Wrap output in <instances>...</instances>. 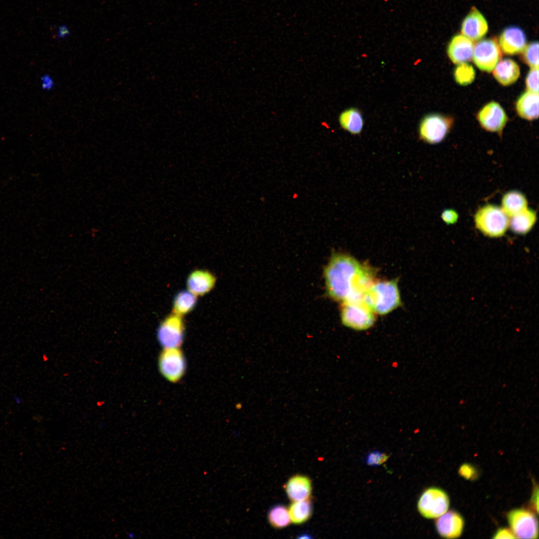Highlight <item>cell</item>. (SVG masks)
Wrapping results in <instances>:
<instances>
[{
    "mask_svg": "<svg viewBox=\"0 0 539 539\" xmlns=\"http://www.w3.org/2000/svg\"><path fill=\"white\" fill-rule=\"evenodd\" d=\"M495 79L502 85L508 86L515 83L520 75L518 64L511 59L499 61L493 69Z\"/></svg>",
    "mask_w": 539,
    "mask_h": 539,
    "instance_id": "obj_18",
    "label": "cell"
},
{
    "mask_svg": "<svg viewBox=\"0 0 539 539\" xmlns=\"http://www.w3.org/2000/svg\"><path fill=\"white\" fill-rule=\"evenodd\" d=\"M473 41L462 34L454 35L447 47V54L455 64L467 62L472 58Z\"/></svg>",
    "mask_w": 539,
    "mask_h": 539,
    "instance_id": "obj_16",
    "label": "cell"
},
{
    "mask_svg": "<svg viewBox=\"0 0 539 539\" xmlns=\"http://www.w3.org/2000/svg\"><path fill=\"white\" fill-rule=\"evenodd\" d=\"M477 118L484 129L493 132H501L508 121L504 109L494 101L485 105L478 112Z\"/></svg>",
    "mask_w": 539,
    "mask_h": 539,
    "instance_id": "obj_11",
    "label": "cell"
},
{
    "mask_svg": "<svg viewBox=\"0 0 539 539\" xmlns=\"http://www.w3.org/2000/svg\"><path fill=\"white\" fill-rule=\"evenodd\" d=\"M441 218L447 224H455L458 220V214L453 210L447 209L442 212Z\"/></svg>",
    "mask_w": 539,
    "mask_h": 539,
    "instance_id": "obj_31",
    "label": "cell"
},
{
    "mask_svg": "<svg viewBox=\"0 0 539 539\" xmlns=\"http://www.w3.org/2000/svg\"><path fill=\"white\" fill-rule=\"evenodd\" d=\"M268 519L270 525L277 529L286 527L291 521L288 509L282 505L272 507L268 513Z\"/></svg>",
    "mask_w": 539,
    "mask_h": 539,
    "instance_id": "obj_25",
    "label": "cell"
},
{
    "mask_svg": "<svg viewBox=\"0 0 539 539\" xmlns=\"http://www.w3.org/2000/svg\"><path fill=\"white\" fill-rule=\"evenodd\" d=\"M290 521L294 524H301L307 521L312 512L311 501L309 499L294 501L288 509Z\"/></svg>",
    "mask_w": 539,
    "mask_h": 539,
    "instance_id": "obj_24",
    "label": "cell"
},
{
    "mask_svg": "<svg viewBox=\"0 0 539 539\" xmlns=\"http://www.w3.org/2000/svg\"><path fill=\"white\" fill-rule=\"evenodd\" d=\"M488 29L486 18L475 7L465 17L461 26V34L473 41L481 40L486 35Z\"/></svg>",
    "mask_w": 539,
    "mask_h": 539,
    "instance_id": "obj_13",
    "label": "cell"
},
{
    "mask_svg": "<svg viewBox=\"0 0 539 539\" xmlns=\"http://www.w3.org/2000/svg\"><path fill=\"white\" fill-rule=\"evenodd\" d=\"M507 518L516 538H538V521L533 512L523 509H516L508 514Z\"/></svg>",
    "mask_w": 539,
    "mask_h": 539,
    "instance_id": "obj_9",
    "label": "cell"
},
{
    "mask_svg": "<svg viewBox=\"0 0 539 539\" xmlns=\"http://www.w3.org/2000/svg\"><path fill=\"white\" fill-rule=\"evenodd\" d=\"M70 35V29L67 25L62 24L59 25L56 29V36L59 39H64Z\"/></svg>",
    "mask_w": 539,
    "mask_h": 539,
    "instance_id": "obj_33",
    "label": "cell"
},
{
    "mask_svg": "<svg viewBox=\"0 0 539 539\" xmlns=\"http://www.w3.org/2000/svg\"><path fill=\"white\" fill-rule=\"evenodd\" d=\"M523 59L532 68H539V43L533 41L523 50Z\"/></svg>",
    "mask_w": 539,
    "mask_h": 539,
    "instance_id": "obj_27",
    "label": "cell"
},
{
    "mask_svg": "<svg viewBox=\"0 0 539 539\" xmlns=\"http://www.w3.org/2000/svg\"><path fill=\"white\" fill-rule=\"evenodd\" d=\"M439 517L436 522V527L441 537L455 539L461 536L464 522L462 517L458 513L450 511Z\"/></svg>",
    "mask_w": 539,
    "mask_h": 539,
    "instance_id": "obj_14",
    "label": "cell"
},
{
    "mask_svg": "<svg viewBox=\"0 0 539 539\" xmlns=\"http://www.w3.org/2000/svg\"><path fill=\"white\" fill-rule=\"evenodd\" d=\"M449 498L442 490L432 487L426 490L418 502V510L420 514L427 519L437 518L447 511Z\"/></svg>",
    "mask_w": 539,
    "mask_h": 539,
    "instance_id": "obj_8",
    "label": "cell"
},
{
    "mask_svg": "<svg viewBox=\"0 0 539 539\" xmlns=\"http://www.w3.org/2000/svg\"><path fill=\"white\" fill-rule=\"evenodd\" d=\"M539 93L527 91L518 98L516 109L519 115L524 119L532 120L539 117Z\"/></svg>",
    "mask_w": 539,
    "mask_h": 539,
    "instance_id": "obj_19",
    "label": "cell"
},
{
    "mask_svg": "<svg viewBox=\"0 0 539 539\" xmlns=\"http://www.w3.org/2000/svg\"><path fill=\"white\" fill-rule=\"evenodd\" d=\"M185 326L182 316L171 313L160 322L157 338L163 348H180L183 342Z\"/></svg>",
    "mask_w": 539,
    "mask_h": 539,
    "instance_id": "obj_5",
    "label": "cell"
},
{
    "mask_svg": "<svg viewBox=\"0 0 539 539\" xmlns=\"http://www.w3.org/2000/svg\"><path fill=\"white\" fill-rule=\"evenodd\" d=\"M364 298L374 312L380 315L389 313L401 303L396 280L373 282Z\"/></svg>",
    "mask_w": 539,
    "mask_h": 539,
    "instance_id": "obj_2",
    "label": "cell"
},
{
    "mask_svg": "<svg viewBox=\"0 0 539 539\" xmlns=\"http://www.w3.org/2000/svg\"><path fill=\"white\" fill-rule=\"evenodd\" d=\"M528 202L522 193L512 191L506 193L502 200V209L509 217L515 215L527 209Z\"/></svg>",
    "mask_w": 539,
    "mask_h": 539,
    "instance_id": "obj_22",
    "label": "cell"
},
{
    "mask_svg": "<svg viewBox=\"0 0 539 539\" xmlns=\"http://www.w3.org/2000/svg\"><path fill=\"white\" fill-rule=\"evenodd\" d=\"M158 367L166 379L173 383L179 381L186 369V359L180 348H163L159 356Z\"/></svg>",
    "mask_w": 539,
    "mask_h": 539,
    "instance_id": "obj_7",
    "label": "cell"
},
{
    "mask_svg": "<svg viewBox=\"0 0 539 539\" xmlns=\"http://www.w3.org/2000/svg\"><path fill=\"white\" fill-rule=\"evenodd\" d=\"M536 220V212L527 208L521 212L511 217L509 226L515 233L525 234L532 229Z\"/></svg>",
    "mask_w": 539,
    "mask_h": 539,
    "instance_id": "obj_20",
    "label": "cell"
},
{
    "mask_svg": "<svg viewBox=\"0 0 539 539\" xmlns=\"http://www.w3.org/2000/svg\"><path fill=\"white\" fill-rule=\"evenodd\" d=\"M13 399L14 401L15 402V403L17 404H20L21 403L22 401H21V398L19 396H18L17 395H14L13 397Z\"/></svg>",
    "mask_w": 539,
    "mask_h": 539,
    "instance_id": "obj_36",
    "label": "cell"
},
{
    "mask_svg": "<svg viewBox=\"0 0 539 539\" xmlns=\"http://www.w3.org/2000/svg\"><path fill=\"white\" fill-rule=\"evenodd\" d=\"M528 91L539 93V68H532L526 79Z\"/></svg>",
    "mask_w": 539,
    "mask_h": 539,
    "instance_id": "obj_28",
    "label": "cell"
},
{
    "mask_svg": "<svg viewBox=\"0 0 539 539\" xmlns=\"http://www.w3.org/2000/svg\"><path fill=\"white\" fill-rule=\"evenodd\" d=\"M339 122L343 129L354 135L361 132L364 124L361 113L355 108H350L341 112Z\"/></svg>",
    "mask_w": 539,
    "mask_h": 539,
    "instance_id": "obj_21",
    "label": "cell"
},
{
    "mask_svg": "<svg viewBox=\"0 0 539 539\" xmlns=\"http://www.w3.org/2000/svg\"><path fill=\"white\" fill-rule=\"evenodd\" d=\"M311 538V537H310V536H309L308 535H307V534H303V535H301V536H300V537H298V538H302H302H303V539H304V538H308H308Z\"/></svg>",
    "mask_w": 539,
    "mask_h": 539,
    "instance_id": "obj_37",
    "label": "cell"
},
{
    "mask_svg": "<svg viewBox=\"0 0 539 539\" xmlns=\"http://www.w3.org/2000/svg\"><path fill=\"white\" fill-rule=\"evenodd\" d=\"M389 456L379 451H373L370 453L366 459V463L370 466H377L386 462Z\"/></svg>",
    "mask_w": 539,
    "mask_h": 539,
    "instance_id": "obj_29",
    "label": "cell"
},
{
    "mask_svg": "<svg viewBox=\"0 0 539 539\" xmlns=\"http://www.w3.org/2000/svg\"><path fill=\"white\" fill-rule=\"evenodd\" d=\"M459 473L461 476L467 480L474 479L477 476L475 468L468 464L462 465L459 469Z\"/></svg>",
    "mask_w": 539,
    "mask_h": 539,
    "instance_id": "obj_30",
    "label": "cell"
},
{
    "mask_svg": "<svg viewBox=\"0 0 539 539\" xmlns=\"http://www.w3.org/2000/svg\"><path fill=\"white\" fill-rule=\"evenodd\" d=\"M216 282V276L211 272L197 269L188 276L186 285L189 291L198 296L209 292L214 287Z\"/></svg>",
    "mask_w": 539,
    "mask_h": 539,
    "instance_id": "obj_15",
    "label": "cell"
},
{
    "mask_svg": "<svg viewBox=\"0 0 539 539\" xmlns=\"http://www.w3.org/2000/svg\"><path fill=\"white\" fill-rule=\"evenodd\" d=\"M452 124L450 117L439 114H428L420 123V138L429 144L438 143L445 138Z\"/></svg>",
    "mask_w": 539,
    "mask_h": 539,
    "instance_id": "obj_6",
    "label": "cell"
},
{
    "mask_svg": "<svg viewBox=\"0 0 539 539\" xmlns=\"http://www.w3.org/2000/svg\"><path fill=\"white\" fill-rule=\"evenodd\" d=\"M41 86L45 90H51L54 85L52 78L49 74H44L41 78Z\"/></svg>",
    "mask_w": 539,
    "mask_h": 539,
    "instance_id": "obj_34",
    "label": "cell"
},
{
    "mask_svg": "<svg viewBox=\"0 0 539 539\" xmlns=\"http://www.w3.org/2000/svg\"><path fill=\"white\" fill-rule=\"evenodd\" d=\"M499 45L506 54L515 55L523 51L527 45V37L520 27L511 25L502 31L499 38Z\"/></svg>",
    "mask_w": 539,
    "mask_h": 539,
    "instance_id": "obj_12",
    "label": "cell"
},
{
    "mask_svg": "<svg viewBox=\"0 0 539 539\" xmlns=\"http://www.w3.org/2000/svg\"><path fill=\"white\" fill-rule=\"evenodd\" d=\"M323 274L327 295L342 302L363 297L373 282L372 272L367 267L343 253L332 255Z\"/></svg>",
    "mask_w": 539,
    "mask_h": 539,
    "instance_id": "obj_1",
    "label": "cell"
},
{
    "mask_svg": "<svg viewBox=\"0 0 539 539\" xmlns=\"http://www.w3.org/2000/svg\"><path fill=\"white\" fill-rule=\"evenodd\" d=\"M501 57V50L499 44L493 39L480 40L474 46L473 61L482 71H492Z\"/></svg>",
    "mask_w": 539,
    "mask_h": 539,
    "instance_id": "obj_10",
    "label": "cell"
},
{
    "mask_svg": "<svg viewBox=\"0 0 539 539\" xmlns=\"http://www.w3.org/2000/svg\"><path fill=\"white\" fill-rule=\"evenodd\" d=\"M475 75L474 67L467 62L458 64L454 72L456 82L463 86L472 83L475 78Z\"/></svg>",
    "mask_w": 539,
    "mask_h": 539,
    "instance_id": "obj_26",
    "label": "cell"
},
{
    "mask_svg": "<svg viewBox=\"0 0 539 539\" xmlns=\"http://www.w3.org/2000/svg\"><path fill=\"white\" fill-rule=\"evenodd\" d=\"M288 497L292 501L308 499L311 492V482L305 476L297 475L291 477L284 486Z\"/></svg>",
    "mask_w": 539,
    "mask_h": 539,
    "instance_id": "obj_17",
    "label": "cell"
},
{
    "mask_svg": "<svg viewBox=\"0 0 539 539\" xmlns=\"http://www.w3.org/2000/svg\"><path fill=\"white\" fill-rule=\"evenodd\" d=\"M197 302V296L188 289L180 291L173 299L172 313L183 317L194 309Z\"/></svg>",
    "mask_w": 539,
    "mask_h": 539,
    "instance_id": "obj_23",
    "label": "cell"
},
{
    "mask_svg": "<svg viewBox=\"0 0 539 539\" xmlns=\"http://www.w3.org/2000/svg\"><path fill=\"white\" fill-rule=\"evenodd\" d=\"M476 228L485 236L497 238L503 236L509 227V216L497 206L487 204L475 215Z\"/></svg>",
    "mask_w": 539,
    "mask_h": 539,
    "instance_id": "obj_3",
    "label": "cell"
},
{
    "mask_svg": "<svg viewBox=\"0 0 539 539\" xmlns=\"http://www.w3.org/2000/svg\"><path fill=\"white\" fill-rule=\"evenodd\" d=\"M533 503L534 506L536 508L537 512H538V489H537V491L535 492V494L532 498Z\"/></svg>",
    "mask_w": 539,
    "mask_h": 539,
    "instance_id": "obj_35",
    "label": "cell"
},
{
    "mask_svg": "<svg viewBox=\"0 0 539 539\" xmlns=\"http://www.w3.org/2000/svg\"><path fill=\"white\" fill-rule=\"evenodd\" d=\"M494 539H515L516 538L512 530L508 528L499 529L493 537Z\"/></svg>",
    "mask_w": 539,
    "mask_h": 539,
    "instance_id": "obj_32",
    "label": "cell"
},
{
    "mask_svg": "<svg viewBox=\"0 0 539 539\" xmlns=\"http://www.w3.org/2000/svg\"><path fill=\"white\" fill-rule=\"evenodd\" d=\"M342 303L340 316L343 325L357 330H366L373 325L374 312L366 303L364 296Z\"/></svg>",
    "mask_w": 539,
    "mask_h": 539,
    "instance_id": "obj_4",
    "label": "cell"
}]
</instances>
